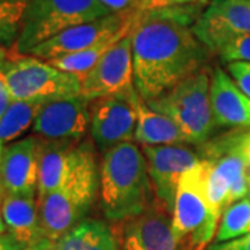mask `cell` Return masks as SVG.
Instances as JSON below:
<instances>
[{
    "mask_svg": "<svg viewBox=\"0 0 250 250\" xmlns=\"http://www.w3.org/2000/svg\"><path fill=\"white\" fill-rule=\"evenodd\" d=\"M202 13V9H182L135 14L134 86L145 103L206 67L211 53L193 32Z\"/></svg>",
    "mask_w": 250,
    "mask_h": 250,
    "instance_id": "1",
    "label": "cell"
},
{
    "mask_svg": "<svg viewBox=\"0 0 250 250\" xmlns=\"http://www.w3.org/2000/svg\"><path fill=\"white\" fill-rule=\"evenodd\" d=\"M99 196L103 214L121 224L146 211L154 200L142 147L121 143L103 153L99 167Z\"/></svg>",
    "mask_w": 250,
    "mask_h": 250,
    "instance_id": "2",
    "label": "cell"
},
{
    "mask_svg": "<svg viewBox=\"0 0 250 250\" xmlns=\"http://www.w3.org/2000/svg\"><path fill=\"white\" fill-rule=\"evenodd\" d=\"M99 192V168L95 145L83 141L78 157L56 190L38 199V213L46 239L60 241L75 225L85 220Z\"/></svg>",
    "mask_w": 250,
    "mask_h": 250,
    "instance_id": "3",
    "label": "cell"
},
{
    "mask_svg": "<svg viewBox=\"0 0 250 250\" xmlns=\"http://www.w3.org/2000/svg\"><path fill=\"white\" fill-rule=\"evenodd\" d=\"M220 220L207 200V161L200 160L182 175L175 195L171 221L178 250H205L215 239Z\"/></svg>",
    "mask_w": 250,
    "mask_h": 250,
    "instance_id": "4",
    "label": "cell"
},
{
    "mask_svg": "<svg viewBox=\"0 0 250 250\" xmlns=\"http://www.w3.org/2000/svg\"><path fill=\"white\" fill-rule=\"evenodd\" d=\"M210 81L211 71L205 67L146 104L170 117L189 145L202 146L218 128L210 104Z\"/></svg>",
    "mask_w": 250,
    "mask_h": 250,
    "instance_id": "5",
    "label": "cell"
},
{
    "mask_svg": "<svg viewBox=\"0 0 250 250\" xmlns=\"http://www.w3.org/2000/svg\"><path fill=\"white\" fill-rule=\"evenodd\" d=\"M113 14L99 0H29L14 53L28 54L62 31Z\"/></svg>",
    "mask_w": 250,
    "mask_h": 250,
    "instance_id": "6",
    "label": "cell"
},
{
    "mask_svg": "<svg viewBox=\"0 0 250 250\" xmlns=\"http://www.w3.org/2000/svg\"><path fill=\"white\" fill-rule=\"evenodd\" d=\"M14 100L45 104L47 102L81 96L78 77L62 72L47 62L29 54L10 50V57L1 65Z\"/></svg>",
    "mask_w": 250,
    "mask_h": 250,
    "instance_id": "7",
    "label": "cell"
},
{
    "mask_svg": "<svg viewBox=\"0 0 250 250\" xmlns=\"http://www.w3.org/2000/svg\"><path fill=\"white\" fill-rule=\"evenodd\" d=\"M139 99L136 89H132L90 102L89 132L99 152L134 142Z\"/></svg>",
    "mask_w": 250,
    "mask_h": 250,
    "instance_id": "8",
    "label": "cell"
},
{
    "mask_svg": "<svg viewBox=\"0 0 250 250\" xmlns=\"http://www.w3.org/2000/svg\"><path fill=\"white\" fill-rule=\"evenodd\" d=\"M135 14L136 13H113L107 17L65 29L42 45L34 47L28 54L49 62L85 50L108 39L128 35L134 27Z\"/></svg>",
    "mask_w": 250,
    "mask_h": 250,
    "instance_id": "9",
    "label": "cell"
},
{
    "mask_svg": "<svg viewBox=\"0 0 250 250\" xmlns=\"http://www.w3.org/2000/svg\"><path fill=\"white\" fill-rule=\"evenodd\" d=\"M81 96L93 102L135 89L132 36L118 41L98 64L80 78Z\"/></svg>",
    "mask_w": 250,
    "mask_h": 250,
    "instance_id": "10",
    "label": "cell"
},
{
    "mask_svg": "<svg viewBox=\"0 0 250 250\" xmlns=\"http://www.w3.org/2000/svg\"><path fill=\"white\" fill-rule=\"evenodd\" d=\"M154 200L172 214L179 181L187 171L200 163L199 153L187 145L142 147Z\"/></svg>",
    "mask_w": 250,
    "mask_h": 250,
    "instance_id": "11",
    "label": "cell"
},
{
    "mask_svg": "<svg viewBox=\"0 0 250 250\" xmlns=\"http://www.w3.org/2000/svg\"><path fill=\"white\" fill-rule=\"evenodd\" d=\"M90 102L83 96L42 104L34 123L36 136L52 141L82 142L89 131Z\"/></svg>",
    "mask_w": 250,
    "mask_h": 250,
    "instance_id": "12",
    "label": "cell"
},
{
    "mask_svg": "<svg viewBox=\"0 0 250 250\" xmlns=\"http://www.w3.org/2000/svg\"><path fill=\"white\" fill-rule=\"evenodd\" d=\"M193 32L210 53L229 38L250 35V0H211Z\"/></svg>",
    "mask_w": 250,
    "mask_h": 250,
    "instance_id": "13",
    "label": "cell"
},
{
    "mask_svg": "<svg viewBox=\"0 0 250 250\" xmlns=\"http://www.w3.org/2000/svg\"><path fill=\"white\" fill-rule=\"evenodd\" d=\"M170 211L156 200L142 214L116 224L123 250H178Z\"/></svg>",
    "mask_w": 250,
    "mask_h": 250,
    "instance_id": "14",
    "label": "cell"
},
{
    "mask_svg": "<svg viewBox=\"0 0 250 250\" xmlns=\"http://www.w3.org/2000/svg\"><path fill=\"white\" fill-rule=\"evenodd\" d=\"M39 139L28 136L6 147L0 157V190L3 195H38Z\"/></svg>",
    "mask_w": 250,
    "mask_h": 250,
    "instance_id": "15",
    "label": "cell"
},
{
    "mask_svg": "<svg viewBox=\"0 0 250 250\" xmlns=\"http://www.w3.org/2000/svg\"><path fill=\"white\" fill-rule=\"evenodd\" d=\"M210 104L218 128H250V98L220 67L211 71Z\"/></svg>",
    "mask_w": 250,
    "mask_h": 250,
    "instance_id": "16",
    "label": "cell"
},
{
    "mask_svg": "<svg viewBox=\"0 0 250 250\" xmlns=\"http://www.w3.org/2000/svg\"><path fill=\"white\" fill-rule=\"evenodd\" d=\"M39 139V175L38 195L42 197L56 190L62 184L78 157L81 142L52 141L38 136ZM83 142V141H82Z\"/></svg>",
    "mask_w": 250,
    "mask_h": 250,
    "instance_id": "17",
    "label": "cell"
},
{
    "mask_svg": "<svg viewBox=\"0 0 250 250\" xmlns=\"http://www.w3.org/2000/svg\"><path fill=\"white\" fill-rule=\"evenodd\" d=\"M1 215L7 233L24 248L46 239L39 223L36 196L3 195Z\"/></svg>",
    "mask_w": 250,
    "mask_h": 250,
    "instance_id": "18",
    "label": "cell"
},
{
    "mask_svg": "<svg viewBox=\"0 0 250 250\" xmlns=\"http://www.w3.org/2000/svg\"><path fill=\"white\" fill-rule=\"evenodd\" d=\"M136 131L135 141L141 147L168 146V145H188L185 135L170 117L149 107L142 99L136 107Z\"/></svg>",
    "mask_w": 250,
    "mask_h": 250,
    "instance_id": "19",
    "label": "cell"
},
{
    "mask_svg": "<svg viewBox=\"0 0 250 250\" xmlns=\"http://www.w3.org/2000/svg\"><path fill=\"white\" fill-rule=\"evenodd\" d=\"M54 250H123V248L114 225L98 218H85L54 243Z\"/></svg>",
    "mask_w": 250,
    "mask_h": 250,
    "instance_id": "20",
    "label": "cell"
},
{
    "mask_svg": "<svg viewBox=\"0 0 250 250\" xmlns=\"http://www.w3.org/2000/svg\"><path fill=\"white\" fill-rule=\"evenodd\" d=\"M41 107L42 103L13 100L0 118V141L3 143L10 142L24 134L31 125H34Z\"/></svg>",
    "mask_w": 250,
    "mask_h": 250,
    "instance_id": "21",
    "label": "cell"
},
{
    "mask_svg": "<svg viewBox=\"0 0 250 250\" xmlns=\"http://www.w3.org/2000/svg\"><path fill=\"white\" fill-rule=\"evenodd\" d=\"M123 38L124 36L113 38V39L104 41V42H100V43L92 46V47H88L85 50L67 54V56H62V57L53 59V60H49L47 62L50 65H53L54 68L60 70V71L72 74V75L81 78L82 75H85L86 72L90 71L98 64L99 60Z\"/></svg>",
    "mask_w": 250,
    "mask_h": 250,
    "instance_id": "22",
    "label": "cell"
},
{
    "mask_svg": "<svg viewBox=\"0 0 250 250\" xmlns=\"http://www.w3.org/2000/svg\"><path fill=\"white\" fill-rule=\"evenodd\" d=\"M248 233H250V199L243 197L224 210L215 233V243L232 241Z\"/></svg>",
    "mask_w": 250,
    "mask_h": 250,
    "instance_id": "23",
    "label": "cell"
},
{
    "mask_svg": "<svg viewBox=\"0 0 250 250\" xmlns=\"http://www.w3.org/2000/svg\"><path fill=\"white\" fill-rule=\"evenodd\" d=\"M29 0H0V46L13 49L24 27Z\"/></svg>",
    "mask_w": 250,
    "mask_h": 250,
    "instance_id": "24",
    "label": "cell"
},
{
    "mask_svg": "<svg viewBox=\"0 0 250 250\" xmlns=\"http://www.w3.org/2000/svg\"><path fill=\"white\" fill-rule=\"evenodd\" d=\"M211 54L218 56L224 64L236 62H250V35L229 38L217 46Z\"/></svg>",
    "mask_w": 250,
    "mask_h": 250,
    "instance_id": "25",
    "label": "cell"
},
{
    "mask_svg": "<svg viewBox=\"0 0 250 250\" xmlns=\"http://www.w3.org/2000/svg\"><path fill=\"white\" fill-rule=\"evenodd\" d=\"M211 0H136V13L182 9H203Z\"/></svg>",
    "mask_w": 250,
    "mask_h": 250,
    "instance_id": "26",
    "label": "cell"
},
{
    "mask_svg": "<svg viewBox=\"0 0 250 250\" xmlns=\"http://www.w3.org/2000/svg\"><path fill=\"white\" fill-rule=\"evenodd\" d=\"M225 68L233 82L238 85V88L250 98V62H229L225 64Z\"/></svg>",
    "mask_w": 250,
    "mask_h": 250,
    "instance_id": "27",
    "label": "cell"
},
{
    "mask_svg": "<svg viewBox=\"0 0 250 250\" xmlns=\"http://www.w3.org/2000/svg\"><path fill=\"white\" fill-rule=\"evenodd\" d=\"M111 13H136V0H99Z\"/></svg>",
    "mask_w": 250,
    "mask_h": 250,
    "instance_id": "28",
    "label": "cell"
},
{
    "mask_svg": "<svg viewBox=\"0 0 250 250\" xmlns=\"http://www.w3.org/2000/svg\"><path fill=\"white\" fill-rule=\"evenodd\" d=\"M208 250H250V233L232 241L214 243Z\"/></svg>",
    "mask_w": 250,
    "mask_h": 250,
    "instance_id": "29",
    "label": "cell"
},
{
    "mask_svg": "<svg viewBox=\"0 0 250 250\" xmlns=\"http://www.w3.org/2000/svg\"><path fill=\"white\" fill-rule=\"evenodd\" d=\"M14 99L11 96V92H10L9 83L7 80L4 77V74L0 70V118L3 117V114L6 113V110L9 108Z\"/></svg>",
    "mask_w": 250,
    "mask_h": 250,
    "instance_id": "30",
    "label": "cell"
},
{
    "mask_svg": "<svg viewBox=\"0 0 250 250\" xmlns=\"http://www.w3.org/2000/svg\"><path fill=\"white\" fill-rule=\"evenodd\" d=\"M238 146L245 157L250 175V128L246 131H238Z\"/></svg>",
    "mask_w": 250,
    "mask_h": 250,
    "instance_id": "31",
    "label": "cell"
},
{
    "mask_svg": "<svg viewBox=\"0 0 250 250\" xmlns=\"http://www.w3.org/2000/svg\"><path fill=\"white\" fill-rule=\"evenodd\" d=\"M24 246L18 243L10 233L0 235V250H22Z\"/></svg>",
    "mask_w": 250,
    "mask_h": 250,
    "instance_id": "32",
    "label": "cell"
},
{
    "mask_svg": "<svg viewBox=\"0 0 250 250\" xmlns=\"http://www.w3.org/2000/svg\"><path fill=\"white\" fill-rule=\"evenodd\" d=\"M54 249V242L49 241V239H43L42 242L32 245V246H27L22 250H53Z\"/></svg>",
    "mask_w": 250,
    "mask_h": 250,
    "instance_id": "33",
    "label": "cell"
},
{
    "mask_svg": "<svg viewBox=\"0 0 250 250\" xmlns=\"http://www.w3.org/2000/svg\"><path fill=\"white\" fill-rule=\"evenodd\" d=\"M10 57V49H6L3 46H0V68L4 62H7V59Z\"/></svg>",
    "mask_w": 250,
    "mask_h": 250,
    "instance_id": "34",
    "label": "cell"
},
{
    "mask_svg": "<svg viewBox=\"0 0 250 250\" xmlns=\"http://www.w3.org/2000/svg\"><path fill=\"white\" fill-rule=\"evenodd\" d=\"M1 197H3V193L0 190V235L7 233V228H6V224L3 221V215H1Z\"/></svg>",
    "mask_w": 250,
    "mask_h": 250,
    "instance_id": "35",
    "label": "cell"
},
{
    "mask_svg": "<svg viewBox=\"0 0 250 250\" xmlns=\"http://www.w3.org/2000/svg\"><path fill=\"white\" fill-rule=\"evenodd\" d=\"M3 150H4V149H3V142L0 141V157H1V153H3Z\"/></svg>",
    "mask_w": 250,
    "mask_h": 250,
    "instance_id": "36",
    "label": "cell"
},
{
    "mask_svg": "<svg viewBox=\"0 0 250 250\" xmlns=\"http://www.w3.org/2000/svg\"><path fill=\"white\" fill-rule=\"evenodd\" d=\"M248 197L250 199V178H249V190H248Z\"/></svg>",
    "mask_w": 250,
    "mask_h": 250,
    "instance_id": "37",
    "label": "cell"
},
{
    "mask_svg": "<svg viewBox=\"0 0 250 250\" xmlns=\"http://www.w3.org/2000/svg\"><path fill=\"white\" fill-rule=\"evenodd\" d=\"M53 250H54V249H53Z\"/></svg>",
    "mask_w": 250,
    "mask_h": 250,
    "instance_id": "38",
    "label": "cell"
}]
</instances>
